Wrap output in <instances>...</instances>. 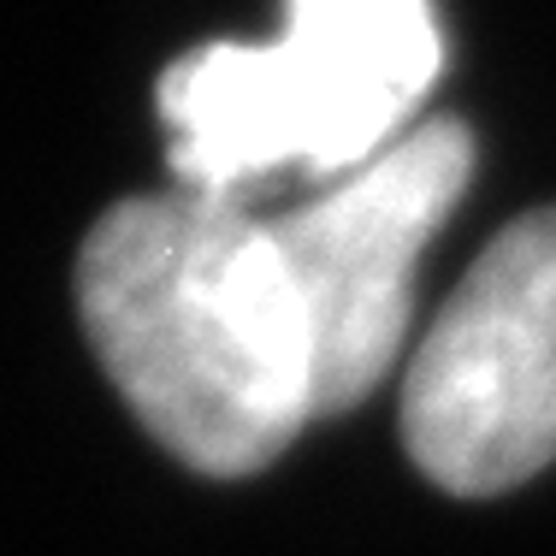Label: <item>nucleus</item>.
I'll return each instance as SVG.
<instances>
[{
  "mask_svg": "<svg viewBox=\"0 0 556 556\" xmlns=\"http://www.w3.org/2000/svg\"><path fill=\"white\" fill-rule=\"evenodd\" d=\"M473 178L462 118L408 125L386 154L332 178L314 202L273 219L314 332L320 415L355 408L391 374L408 338L415 267Z\"/></svg>",
  "mask_w": 556,
  "mask_h": 556,
  "instance_id": "20e7f679",
  "label": "nucleus"
},
{
  "mask_svg": "<svg viewBox=\"0 0 556 556\" xmlns=\"http://www.w3.org/2000/svg\"><path fill=\"white\" fill-rule=\"evenodd\" d=\"M439 65L427 0H290L278 42H214L166 72L172 172L231 202L278 172L343 178L403 137Z\"/></svg>",
  "mask_w": 556,
  "mask_h": 556,
  "instance_id": "f03ea898",
  "label": "nucleus"
},
{
  "mask_svg": "<svg viewBox=\"0 0 556 556\" xmlns=\"http://www.w3.org/2000/svg\"><path fill=\"white\" fill-rule=\"evenodd\" d=\"M77 302L101 367L178 462L255 473L320 415L314 332L273 219L231 195H137L89 231Z\"/></svg>",
  "mask_w": 556,
  "mask_h": 556,
  "instance_id": "f257e3e1",
  "label": "nucleus"
},
{
  "mask_svg": "<svg viewBox=\"0 0 556 556\" xmlns=\"http://www.w3.org/2000/svg\"><path fill=\"white\" fill-rule=\"evenodd\" d=\"M403 444L456 497L515 492L556 462V207L503 225L415 343Z\"/></svg>",
  "mask_w": 556,
  "mask_h": 556,
  "instance_id": "7ed1b4c3",
  "label": "nucleus"
}]
</instances>
